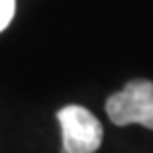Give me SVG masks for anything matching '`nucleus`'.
<instances>
[{"label":"nucleus","instance_id":"nucleus-3","mask_svg":"<svg viewBox=\"0 0 153 153\" xmlns=\"http://www.w3.org/2000/svg\"><path fill=\"white\" fill-rule=\"evenodd\" d=\"M16 8V0H0V32L10 24Z\"/></svg>","mask_w":153,"mask_h":153},{"label":"nucleus","instance_id":"nucleus-1","mask_svg":"<svg viewBox=\"0 0 153 153\" xmlns=\"http://www.w3.org/2000/svg\"><path fill=\"white\" fill-rule=\"evenodd\" d=\"M105 111L115 125L141 123L153 129V82L133 79L105 103Z\"/></svg>","mask_w":153,"mask_h":153},{"label":"nucleus","instance_id":"nucleus-2","mask_svg":"<svg viewBox=\"0 0 153 153\" xmlns=\"http://www.w3.org/2000/svg\"><path fill=\"white\" fill-rule=\"evenodd\" d=\"M64 153H96L103 139L102 123L82 105H66L58 111Z\"/></svg>","mask_w":153,"mask_h":153}]
</instances>
